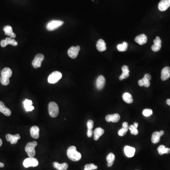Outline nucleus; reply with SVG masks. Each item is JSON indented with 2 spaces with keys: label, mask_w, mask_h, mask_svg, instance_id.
I'll return each instance as SVG.
<instances>
[{
  "label": "nucleus",
  "mask_w": 170,
  "mask_h": 170,
  "mask_svg": "<svg viewBox=\"0 0 170 170\" xmlns=\"http://www.w3.org/2000/svg\"><path fill=\"white\" fill-rule=\"evenodd\" d=\"M5 138L8 142H11V144H15L17 143L18 140L20 139V136L19 134H17L15 135L7 134Z\"/></svg>",
  "instance_id": "11"
},
{
  "label": "nucleus",
  "mask_w": 170,
  "mask_h": 170,
  "mask_svg": "<svg viewBox=\"0 0 170 170\" xmlns=\"http://www.w3.org/2000/svg\"><path fill=\"white\" fill-rule=\"evenodd\" d=\"M0 73H1V71H0ZM1 81V77L0 76V82Z\"/></svg>",
  "instance_id": "45"
},
{
  "label": "nucleus",
  "mask_w": 170,
  "mask_h": 170,
  "mask_svg": "<svg viewBox=\"0 0 170 170\" xmlns=\"http://www.w3.org/2000/svg\"><path fill=\"white\" fill-rule=\"evenodd\" d=\"M0 112L6 116H10L11 114V110L6 107L4 104L1 101H0Z\"/></svg>",
  "instance_id": "21"
},
{
  "label": "nucleus",
  "mask_w": 170,
  "mask_h": 170,
  "mask_svg": "<svg viewBox=\"0 0 170 170\" xmlns=\"http://www.w3.org/2000/svg\"><path fill=\"white\" fill-rule=\"evenodd\" d=\"M64 22L59 20H54L50 21L46 25V28L49 31H53L63 25Z\"/></svg>",
  "instance_id": "5"
},
{
  "label": "nucleus",
  "mask_w": 170,
  "mask_h": 170,
  "mask_svg": "<svg viewBox=\"0 0 170 170\" xmlns=\"http://www.w3.org/2000/svg\"><path fill=\"white\" fill-rule=\"evenodd\" d=\"M158 151L159 154L163 155L164 154H168L170 153V148H166L164 145H161L158 148Z\"/></svg>",
  "instance_id": "29"
},
{
  "label": "nucleus",
  "mask_w": 170,
  "mask_h": 170,
  "mask_svg": "<svg viewBox=\"0 0 170 170\" xmlns=\"http://www.w3.org/2000/svg\"><path fill=\"white\" fill-rule=\"evenodd\" d=\"M135 41L140 45H143L147 43L148 41V37L145 34H142L137 36L135 39Z\"/></svg>",
  "instance_id": "20"
},
{
  "label": "nucleus",
  "mask_w": 170,
  "mask_h": 170,
  "mask_svg": "<svg viewBox=\"0 0 170 170\" xmlns=\"http://www.w3.org/2000/svg\"><path fill=\"white\" fill-rule=\"evenodd\" d=\"M122 128L126 129L127 131H128L129 129L128 123L127 122H123V124H122Z\"/></svg>",
  "instance_id": "38"
},
{
  "label": "nucleus",
  "mask_w": 170,
  "mask_h": 170,
  "mask_svg": "<svg viewBox=\"0 0 170 170\" xmlns=\"http://www.w3.org/2000/svg\"><path fill=\"white\" fill-rule=\"evenodd\" d=\"M53 166L57 170H67L68 168V164L67 163L60 164L55 162L53 163Z\"/></svg>",
  "instance_id": "25"
},
{
  "label": "nucleus",
  "mask_w": 170,
  "mask_h": 170,
  "mask_svg": "<svg viewBox=\"0 0 170 170\" xmlns=\"http://www.w3.org/2000/svg\"><path fill=\"white\" fill-rule=\"evenodd\" d=\"M170 6V0H161L158 4V9L160 11H165Z\"/></svg>",
  "instance_id": "12"
},
{
  "label": "nucleus",
  "mask_w": 170,
  "mask_h": 170,
  "mask_svg": "<svg viewBox=\"0 0 170 170\" xmlns=\"http://www.w3.org/2000/svg\"><path fill=\"white\" fill-rule=\"evenodd\" d=\"M2 144H3V141H2V140L0 138V147H1Z\"/></svg>",
  "instance_id": "44"
},
{
  "label": "nucleus",
  "mask_w": 170,
  "mask_h": 170,
  "mask_svg": "<svg viewBox=\"0 0 170 170\" xmlns=\"http://www.w3.org/2000/svg\"><path fill=\"white\" fill-rule=\"evenodd\" d=\"M4 31L5 32V35L10 36L11 38H15L16 37V34L13 32V28L11 26L8 25L5 26L4 28Z\"/></svg>",
  "instance_id": "22"
},
{
  "label": "nucleus",
  "mask_w": 170,
  "mask_h": 170,
  "mask_svg": "<svg viewBox=\"0 0 170 170\" xmlns=\"http://www.w3.org/2000/svg\"><path fill=\"white\" fill-rule=\"evenodd\" d=\"M44 59L43 54L39 53L36 55L35 59L32 61V66L35 68H39L41 66V63Z\"/></svg>",
  "instance_id": "8"
},
{
  "label": "nucleus",
  "mask_w": 170,
  "mask_h": 170,
  "mask_svg": "<svg viewBox=\"0 0 170 170\" xmlns=\"http://www.w3.org/2000/svg\"><path fill=\"white\" fill-rule=\"evenodd\" d=\"M144 77L149 80H150L151 79V76L149 74H145V75Z\"/></svg>",
  "instance_id": "40"
},
{
  "label": "nucleus",
  "mask_w": 170,
  "mask_h": 170,
  "mask_svg": "<svg viewBox=\"0 0 170 170\" xmlns=\"http://www.w3.org/2000/svg\"><path fill=\"white\" fill-rule=\"evenodd\" d=\"M105 83V79L103 76L100 75L96 80V88L98 90H101L104 88Z\"/></svg>",
  "instance_id": "18"
},
{
  "label": "nucleus",
  "mask_w": 170,
  "mask_h": 170,
  "mask_svg": "<svg viewBox=\"0 0 170 170\" xmlns=\"http://www.w3.org/2000/svg\"><path fill=\"white\" fill-rule=\"evenodd\" d=\"M32 104L33 103H32V100H31L26 99L24 101V106L27 112L32 111L34 109V107L32 105Z\"/></svg>",
  "instance_id": "26"
},
{
  "label": "nucleus",
  "mask_w": 170,
  "mask_h": 170,
  "mask_svg": "<svg viewBox=\"0 0 170 170\" xmlns=\"http://www.w3.org/2000/svg\"></svg>",
  "instance_id": "46"
},
{
  "label": "nucleus",
  "mask_w": 170,
  "mask_h": 170,
  "mask_svg": "<svg viewBox=\"0 0 170 170\" xmlns=\"http://www.w3.org/2000/svg\"><path fill=\"white\" fill-rule=\"evenodd\" d=\"M154 44L152 46V50L154 52H158L161 49L162 46V41L159 37H157L154 40Z\"/></svg>",
  "instance_id": "14"
},
{
  "label": "nucleus",
  "mask_w": 170,
  "mask_h": 170,
  "mask_svg": "<svg viewBox=\"0 0 170 170\" xmlns=\"http://www.w3.org/2000/svg\"><path fill=\"white\" fill-rule=\"evenodd\" d=\"M170 77V67H165L162 70L161 78L163 81L167 80Z\"/></svg>",
  "instance_id": "16"
},
{
  "label": "nucleus",
  "mask_w": 170,
  "mask_h": 170,
  "mask_svg": "<svg viewBox=\"0 0 170 170\" xmlns=\"http://www.w3.org/2000/svg\"><path fill=\"white\" fill-rule=\"evenodd\" d=\"M62 77V74L60 72L56 71L52 72L49 76L48 82L50 84H55L59 81Z\"/></svg>",
  "instance_id": "6"
},
{
  "label": "nucleus",
  "mask_w": 170,
  "mask_h": 170,
  "mask_svg": "<svg viewBox=\"0 0 170 170\" xmlns=\"http://www.w3.org/2000/svg\"><path fill=\"white\" fill-rule=\"evenodd\" d=\"M0 44L2 47H5L8 44H11L12 46H17L18 43L15 39L11 37H6L4 40H1L0 42Z\"/></svg>",
  "instance_id": "10"
},
{
  "label": "nucleus",
  "mask_w": 170,
  "mask_h": 170,
  "mask_svg": "<svg viewBox=\"0 0 170 170\" xmlns=\"http://www.w3.org/2000/svg\"><path fill=\"white\" fill-rule=\"evenodd\" d=\"M105 130L101 128L96 129L94 131V138L95 140H98L102 135L104 134Z\"/></svg>",
  "instance_id": "27"
},
{
  "label": "nucleus",
  "mask_w": 170,
  "mask_h": 170,
  "mask_svg": "<svg viewBox=\"0 0 170 170\" xmlns=\"http://www.w3.org/2000/svg\"><path fill=\"white\" fill-rule=\"evenodd\" d=\"M164 134V131H161L160 132H154L152 134L151 141L154 144H157L160 141V137Z\"/></svg>",
  "instance_id": "13"
},
{
  "label": "nucleus",
  "mask_w": 170,
  "mask_h": 170,
  "mask_svg": "<svg viewBox=\"0 0 170 170\" xmlns=\"http://www.w3.org/2000/svg\"><path fill=\"white\" fill-rule=\"evenodd\" d=\"M129 129L131 131V134L134 135H137L138 134V131L137 128H136L134 125H131L129 126Z\"/></svg>",
  "instance_id": "34"
},
{
  "label": "nucleus",
  "mask_w": 170,
  "mask_h": 170,
  "mask_svg": "<svg viewBox=\"0 0 170 170\" xmlns=\"http://www.w3.org/2000/svg\"><path fill=\"white\" fill-rule=\"evenodd\" d=\"M122 69V73L119 77L120 80H123V79H127L129 76V70L128 67L126 65L123 66Z\"/></svg>",
  "instance_id": "24"
},
{
  "label": "nucleus",
  "mask_w": 170,
  "mask_h": 170,
  "mask_svg": "<svg viewBox=\"0 0 170 170\" xmlns=\"http://www.w3.org/2000/svg\"><path fill=\"white\" fill-rule=\"evenodd\" d=\"M80 47L79 46H72L68 51V55L72 59H75L79 54L80 51Z\"/></svg>",
  "instance_id": "9"
},
{
  "label": "nucleus",
  "mask_w": 170,
  "mask_h": 170,
  "mask_svg": "<svg viewBox=\"0 0 170 170\" xmlns=\"http://www.w3.org/2000/svg\"><path fill=\"white\" fill-rule=\"evenodd\" d=\"M115 155L113 153H110L106 157V160H107V166L108 167H111L113 164V162L115 161Z\"/></svg>",
  "instance_id": "31"
},
{
  "label": "nucleus",
  "mask_w": 170,
  "mask_h": 170,
  "mask_svg": "<svg viewBox=\"0 0 170 170\" xmlns=\"http://www.w3.org/2000/svg\"><path fill=\"white\" fill-rule=\"evenodd\" d=\"M166 103L168 105H169L170 106V99H168L167 100Z\"/></svg>",
  "instance_id": "42"
},
{
  "label": "nucleus",
  "mask_w": 170,
  "mask_h": 170,
  "mask_svg": "<svg viewBox=\"0 0 170 170\" xmlns=\"http://www.w3.org/2000/svg\"><path fill=\"white\" fill-rule=\"evenodd\" d=\"M123 100L128 104H131L133 103V98L131 95L129 93H125L122 96Z\"/></svg>",
  "instance_id": "30"
},
{
  "label": "nucleus",
  "mask_w": 170,
  "mask_h": 170,
  "mask_svg": "<svg viewBox=\"0 0 170 170\" xmlns=\"http://www.w3.org/2000/svg\"><path fill=\"white\" fill-rule=\"evenodd\" d=\"M37 145V142L36 141L29 142L26 145L25 151L30 157H34L36 155L35 148Z\"/></svg>",
  "instance_id": "3"
},
{
  "label": "nucleus",
  "mask_w": 170,
  "mask_h": 170,
  "mask_svg": "<svg viewBox=\"0 0 170 170\" xmlns=\"http://www.w3.org/2000/svg\"><path fill=\"white\" fill-rule=\"evenodd\" d=\"M40 129L37 126H32L30 129V135L32 138L37 139L39 137Z\"/></svg>",
  "instance_id": "17"
},
{
  "label": "nucleus",
  "mask_w": 170,
  "mask_h": 170,
  "mask_svg": "<svg viewBox=\"0 0 170 170\" xmlns=\"http://www.w3.org/2000/svg\"><path fill=\"white\" fill-rule=\"evenodd\" d=\"M153 114V111L151 109H145L143 111V115L145 117H149Z\"/></svg>",
  "instance_id": "35"
},
{
  "label": "nucleus",
  "mask_w": 170,
  "mask_h": 170,
  "mask_svg": "<svg viewBox=\"0 0 170 170\" xmlns=\"http://www.w3.org/2000/svg\"><path fill=\"white\" fill-rule=\"evenodd\" d=\"M48 112L50 116L53 118L56 117L59 113V108L58 105L54 102L50 103L48 105Z\"/></svg>",
  "instance_id": "4"
},
{
  "label": "nucleus",
  "mask_w": 170,
  "mask_h": 170,
  "mask_svg": "<svg viewBox=\"0 0 170 170\" xmlns=\"http://www.w3.org/2000/svg\"><path fill=\"white\" fill-rule=\"evenodd\" d=\"M150 80H148L147 78H145V77L141 79L138 81V84L139 86H145V88H148L150 85V82L149 81Z\"/></svg>",
  "instance_id": "28"
},
{
  "label": "nucleus",
  "mask_w": 170,
  "mask_h": 170,
  "mask_svg": "<svg viewBox=\"0 0 170 170\" xmlns=\"http://www.w3.org/2000/svg\"><path fill=\"white\" fill-rule=\"evenodd\" d=\"M98 166L93 164H87L85 166L84 170H94L98 169Z\"/></svg>",
  "instance_id": "33"
},
{
  "label": "nucleus",
  "mask_w": 170,
  "mask_h": 170,
  "mask_svg": "<svg viewBox=\"0 0 170 170\" xmlns=\"http://www.w3.org/2000/svg\"><path fill=\"white\" fill-rule=\"evenodd\" d=\"M124 151L125 154L128 157H132L134 155L136 150L133 147L127 145L126 147H125Z\"/></svg>",
  "instance_id": "19"
},
{
  "label": "nucleus",
  "mask_w": 170,
  "mask_h": 170,
  "mask_svg": "<svg viewBox=\"0 0 170 170\" xmlns=\"http://www.w3.org/2000/svg\"><path fill=\"white\" fill-rule=\"evenodd\" d=\"M87 127L88 129H92L94 127V122L92 120H89L87 123Z\"/></svg>",
  "instance_id": "37"
},
{
  "label": "nucleus",
  "mask_w": 170,
  "mask_h": 170,
  "mask_svg": "<svg viewBox=\"0 0 170 170\" xmlns=\"http://www.w3.org/2000/svg\"><path fill=\"white\" fill-rule=\"evenodd\" d=\"M13 74V72L9 68H4L1 72V83L4 86H7L10 83V79Z\"/></svg>",
  "instance_id": "2"
},
{
  "label": "nucleus",
  "mask_w": 170,
  "mask_h": 170,
  "mask_svg": "<svg viewBox=\"0 0 170 170\" xmlns=\"http://www.w3.org/2000/svg\"><path fill=\"white\" fill-rule=\"evenodd\" d=\"M4 164L3 163L0 162V167L3 168L4 167Z\"/></svg>",
  "instance_id": "43"
},
{
  "label": "nucleus",
  "mask_w": 170,
  "mask_h": 170,
  "mask_svg": "<svg viewBox=\"0 0 170 170\" xmlns=\"http://www.w3.org/2000/svg\"><path fill=\"white\" fill-rule=\"evenodd\" d=\"M67 156L70 160L74 162L80 160L81 158V154L77 151L76 147L70 146L67 151Z\"/></svg>",
  "instance_id": "1"
},
{
  "label": "nucleus",
  "mask_w": 170,
  "mask_h": 170,
  "mask_svg": "<svg viewBox=\"0 0 170 170\" xmlns=\"http://www.w3.org/2000/svg\"><path fill=\"white\" fill-rule=\"evenodd\" d=\"M23 164L26 168L30 167H36L38 165V161L36 158L29 157L24 160Z\"/></svg>",
  "instance_id": "7"
},
{
  "label": "nucleus",
  "mask_w": 170,
  "mask_h": 170,
  "mask_svg": "<svg viewBox=\"0 0 170 170\" xmlns=\"http://www.w3.org/2000/svg\"><path fill=\"white\" fill-rule=\"evenodd\" d=\"M93 131H92V129H88V131H87V135H88V137L89 138H91L93 134Z\"/></svg>",
  "instance_id": "39"
},
{
  "label": "nucleus",
  "mask_w": 170,
  "mask_h": 170,
  "mask_svg": "<svg viewBox=\"0 0 170 170\" xmlns=\"http://www.w3.org/2000/svg\"><path fill=\"white\" fill-rule=\"evenodd\" d=\"M127 131H128L127 130H126V129H125L122 128V129H120V130L119 131L118 135H119L120 136L122 137V136H124L125 135H126Z\"/></svg>",
  "instance_id": "36"
},
{
  "label": "nucleus",
  "mask_w": 170,
  "mask_h": 170,
  "mask_svg": "<svg viewBox=\"0 0 170 170\" xmlns=\"http://www.w3.org/2000/svg\"><path fill=\"white\" fill-rule=\"evenodd\" d=\"M120 115L117 113L113 114V115H107V116L105 117V120L107 122H117L120 121Z\"/></svg>",
  "instance_id": "15"
},
{
  "label": "nucleus",
  "mask_w": 170,
  "mask_h": 170,
  "mask_svg": "<svg viewBox=\"0 0 170 170\" xmlns=\"http://www.w3.org/2000/svg\"><path fill=\"white\" fill-rule=\"evenodd\" d=\"M128 44L127 42H123L122 44H119L117 46V49L120 52H125L128 48Z\"/></svg>",
  "instance_id": "32"
},
{
  "label": "nucleus",
  "mask_w": 170,
  "mask_h": 170,
  "mask_svg": "<svg viewBox=\"0 0 170 170\" xmlns=\"http://www.w3.org/2000/svg\"><path fill=\"white\" fill-rule=\"evenodd\" d=\"M134 126L136 127V128H138V123H137V122H134Z\"/></svg>",
  "instance_id": "41"
},
{
  "label": "nucleus",
  "mask_w": 170,
  "mask_h": 170,
  "mask_svg": "<svg viewBox=\"0 0 170 170\" xmlns=\"http://www.w3.org/2000/svg\"><path fill=\"white\" fill-rule=\"evenodd\" d=\"M96 48L100 52H104L106 50V44L104 40L99 39L96 44Z\"/></svg>",
  "instance_id": "23"
}]
</instances>
